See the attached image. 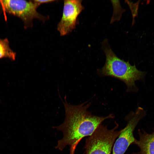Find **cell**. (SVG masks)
<instances>
[{
  "mask_svg": "<svg viewBox=\"0 0 154 154\" xmlns=\"http://www.w3.org/2000/svg\"><path fill=\"white\" fill-rule=\"evenodd\" d=\"M106 60L104 66L98 71L103 76H111L124 82L127 87V92H137L138 90L135 82H143L146 72L139 70L135 65H131L118 57L110 48L104 49Z\"/></svg>",
  "mask_w": 154,
  "mask_h": 154,
  "instance_id": "cell-2",
  "label": "cell"
},
{
  "mask_svg": "<svg viewBox=\"0 0 154 154\" xmlns=\"http://www.w3.org/2000/svg\"><path fill=\"white\" fill-rule=\"evenodd\" d=\"M16 53L9 47L7 39H0V59L7 58L14 60L15 59Z\"/></svg>",
  "mask_w": 154,
  "mask_h": 154,
  "instance_id": "cell-8",
  "label": "cell"
},
{
  "mask_svg": "<svg viewBox=\"0 0 154 154\" xmlns=\"http://www.w3.org/2000/svg\"><path fill=\"white\" fill-rule=\"evenodd\" d=\"M62 100L64 105L65 118L61 125L54 127L63 132V136L58 142L55 148L62 151L67 145L78 144L83 137L91 135L105 120L114 117L113 114L104 116L94 115L88 110L91 103L86 101L78 105Z\"/></svg>",
  "mask_w": 154,
  "mask_h": 154,
  "instance_id": "cell-1",
  "label": "cell"
},
{
  "mask_svg": "<svg viewBox=\"0 0 154 154\" xmlns=\"http://www.w3.org/2000/svg\"><path fill=\"white\" fill-rule=\"evenodd\" d=\"M33 1L37 5V7H38L41 4L51 3L55 1L53 0H33Z\"/></svg>",
  "mask_w": 154,
  "mask_h": 154,
  "instance_id": "cell-9",
  "label": "cell"
},
{
  "mask_svg": "<svg viewBox=\"0 0 154 154\" xmlns=\"http://www.w3.org/2000/svg\"><path fill=\"white\" fill-rule=\"evenodd\" d=\"M81 0H64L63 13L57 29L61 36L70 33L76 27L77 17L83 9Z\"/></svg>",
  "mask_w": 154,
  "mask_h": 154,
  "instance_id": "cell-6",
  "label": "cell"
},
{
  "mask_svg": "<svg viewBox=\"0 0 154 154\" xmlns=\"http://www.w3.org/2000/svg\"><path fill=\"white\" fill-rule=\"evenodd\" d=\"M77 145V144H75L71 146L70 154H74L76 147Z\"/></svg>",
  "mask_w": 154,
  "mask_h": 154,
  "instance_id": "cell-10",
  "label": "cell"
},
{
  "mask_svg": "<svg viewBox=\"0 0 154 154\" xmlns=\"http://www.w3.org/2000/svg\"><path fill=\"white\" fill-rule=\"evenodd\" d=\"M0 6L6 12L20 18L26 27L31 26L34 19L44 22L48 18L47 17L41 15L37 11L38 7L33 0H1Z\"/></svg>",
  "mask_w": 154,
  "mask_h": 154,
  "instance_id": "cell-4",
  "label": "cell"
},
{
  "mask_svg": "<svg viewBox=\"0 0 154 154\" xmlns=\"http://www.w3.org/2000/svg\"><path fill=\"white\" fill-rule=\"evenodd\" d=\"M146 115V111L138 107L135 112H131L126 117V126L115 141L112 148V154H124L129 146L134 143L136 139L134 131L139 121Z\"/></svg>",
  "mask_w": 154,
  "mask_h": 154,
  "instance_id": "cell-5",
  "label": "cell"
},
{
  "mask_svg": "<svg viewBox=\"0 0 154 154\" xmlns=\"http://www.w3.org/2000/svg\"><path fill=\"white\" fill-rule=\"evenodd\" d=\"M109 129L101 124L86 140L85 154H110L114 144L122 129L117 130L118 125Z\"/></svg>",
  "mask_w": 154,
  "mask_h": 154,
  "instance_id": "cell-3",
  "label": "cell"
},
{
  "mask_svg": "<svg viewBox=\"0 0 154 154\" xmlns=\"http://www.w3.org/2000/svg\"><path fill=\"white\" fill-rule=\"evenodd\" d=\"M139 139H135L133 143L139 148L140 151L131 154H154V130L149 133L143 129L138 130Z\"/></svg>",
  "mask_w": 154,
  "mask_h": 154,
  "instance_id": "cell-7",
  "label": "cell"
}]
</instances>
